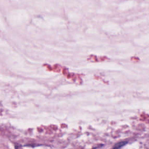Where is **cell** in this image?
Segmentation results:
<instances>
[{
	"label": "cell",
	"mask_w": 149,
	"mask_h": 149,
	"mask_svg": "<svg viewBox=\"0 0 149 149\" xmlns=\"http://www.w3.org/2000/svg\"><path fill=\"white\" fill-rule=\"evenodd\" d=\"M127 143H128L127 141H120V142L115 144V146L113 147V149H121L122 147H123V146H125L126 145H127Z\"/></svg>",
	"instance_id": "obj_1"
}]
</instances>
